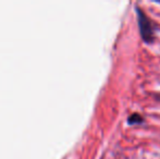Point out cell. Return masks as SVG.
<instances>
[{"instance_id":"1","label":"cell","mask_w":160,"mask_h":159,"mask_svg":"<svg viewBox=\"0 0 160 159\" xmlns=\"http://www.w3.org/2000/svg\"><path fill=\"white\" fill-rule=\"evenodd\" d=\"M137 12V21H138L139 31H141V36L144 42H150L154 39V30H152V23H150L149 19L147 15L144 13L139 8H136Z\"/></svg>"},{"instance_id":"2","label":"cell","mask_w":160,"mask_h":159,"mask_svg":"<svg viewBox=\"0 0 160 159\" xmlns=\"http://www.w3.org/2000/svg\"><path fill=\"white\" fill-rule=\"evenodd\" d=\"M128 121L130 124H136V123H142L143 118H142V116H139L138 113H133L132 116L128 117Z\"/></svg>"}]
</instances>
